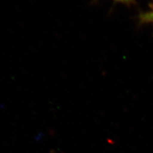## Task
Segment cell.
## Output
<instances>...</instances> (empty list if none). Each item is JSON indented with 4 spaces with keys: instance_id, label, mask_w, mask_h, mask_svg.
Segmentation results:
<instances>
[{
    "instance_id": "cell-2",
    "label": "cell",
    "mask_w": 153,
    "mask_h": 153,
    "mask_svg": "<svg viewBox=\"0 0 153 153\" xmlns=\"http://www.w3.org/2000/svg\"><path fill=\"white\" fill-rule=\"evenodd\" d=\"M114 1L118 3H123L128 6L131 5V4H134L135 3V0H114Z\"/></svg>"
},
{
    "instance_id": "cell-1",
    "label": "cell",
    "mask_w": 153,
    "mask_h": 153,
    "mask_svg": "<svg viewBox=\"0 0 153 153\" xmlns=\"http://www.w3.org/2000/svg\"><path fill=\"white\" fill-rule=\"evenodd\" d=\"M139 25L153 24V6L149 10L141 12L138 16Z\"/></svg>"
}]
</instances>
